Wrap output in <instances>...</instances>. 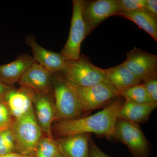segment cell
Masks as SVG:
<instances>
[{
  "mask_svg": "<svg viewBox=\"0 0 157 157\" xmlns=\"http://www.w3.org/2000/svg\"><path fill=\"white\" fill-rule=\"evenodd\" d=\"M116 2L118 13L132 12L144 9L145 0H116Z\"/></svg>",
  "mask_w": 157,
  "mask_h": 157,
  "instance_id": "21",
  "label": "cell"
},
{
  "mask_svg": "<svg viewBox=\"0 0 157 157\" xmlns=\"http://www.w3.org/2000/svg\"><path fill=\"white\" fill-rule=\"evenodd\" d=\"M13 120L6 101L0 102V128L3 130L10 128Z\"/></svg>",
  "mask_w": 157,
  "mask_h": 157,
  "instance_id": "22",
  "label": "cell"
},
{
  "mask_svg": "<svg viewBox=\"0 0 157 157\" xmlns=\"http://www.w3.org/2000/svg\"><path fill=\"white\" fill-rule=\"evenodd\" d=\"M122 64L142 82L157 72V56L135 47L127 53L126 59Z\"/></svg>",
  "mask_w": 157,
  "mask_h": 157,
  "instance_id": "9",
  "label": "cell"
},
{
  "mask_svg": "<svg viewBox=\"0 0 157 157\" xmlns=\"http://www.w3.org/2000/svg\"><path fill=\"white\" fill-rule=\"evenodd\" d=\"M126 101L138 104L155 103L150 97L143 83H140L119 93ZM157 104V103H156Z\"/></svg>",
  "mask_w": 157,
  "mask_h": 157,
  "instance_id": "19",
  "label": "cell"
},
{
  "mask_svg": "<svg viewBox=\"0 0 157 157\" xmlns=\"http://www.w3.org/2000/svg\"><path fill=\"white\" fill-rule=\"evenodd\" d=\"M55 157H65L63 155H62L61 154L59 153V154L58 155H56V156Z\"/></svg>",
  "mask_w": 157,
  "mask_h": 157,
  "instance_id": "29",
  "label": "cell"
},
{
  "mask_svg": "<svg viewBox=\"0 0 157 157\" xmlns=\"http://www.w3.org/2000/svg\"><path fill=\"white\" fill-rule=\"evenodd\" d=\"M144 9L155 19H157V1L145 0Z\"/></svg>",
  "mask_w": 157,
  "mask_h": 157,
  "instance_id": "25",
  "label": "cell"
},
{
  "mask_svg": "<svg viewBox=\"0 0 157 157\" xmlns=\"http://www.w3.org/2000/svg\"><path fill=\"white\" fill-rule=\"evenodd\" d=\"M122 105L121 101L117 99L90 116L59 121L55 125L54 131L61 137L92 133L108 138L114 137L115 124Z\"/></svg>",
  "mask_w": 157,
  "mask_h": 157,
  "instance_id": "1",
  "label": "cell"
},
{
  "mask_svg": "<svg viewBox=\"0 0 157 157\" xmlns=\"http://www.w3.org/2000/svg\"><path fill=\"white\" fill-rule=\"evenodd\" d=\"M59 153L56 141L46 136L39 140L34 157H55Z\"/></svg>",
  "mask_w": 157,
  "mask_h": 157,
  "instance_id": "20",
  "label": "cell"
},
{
  "mask_svg": "<svg viewBox=\"0 0 157 157\" xmlns=\"http://www.w3.org/2000/svg\"><path fill=\"white\" fill-rule=\"evenodd\" d=\"M82 17L88 36L100 24L118 13L116 0L82 1Z\"/></svg>",
  "mask_w": 157,
  "mask_h": 157,
  "instance_id": "8",
  "label": "cell"
},
{
  "mask_svg": "<svg viewBox=\"0 0 157 157\" xmlns=\"http://www.w3.org/2000/svg\"><path fill=\"white\" fill-rule=\"evenodd\" d=\"M82 9V0H73L70 33L60 52L66 61L76 60L80 57L81 44L86 37Z\"/></svg>",
  "mask_w": 157,
  "mask_h": 157,
  "instance_id": "7",
  "label": "cell"
},
{
  "mask_svg": "<svg viewBox=\"0 0 157 157\" xmlns=\"http://www.w3.org/2000/svg\"><path fill=\"white\" fill-rule=\"evenodd\" d=\"M4 131V130H3L2 129H1V128H0V132H2V131Z\"/></svg>",
  "mask_w": 157,
  "mask_h": 157,
  "instance_id": "30",
  "label": "cell"
},
{
  "mask_svg": "<svg viewBox=\"0 0 157 157\" xmlns=\"http://www.w3.org/2000/svg\"><path fill=\"white\" fill-rule=\"evenodd\" d=\"M36 94L33 90L24 86L10 92L6 102L14 119L25 114L33 108V103Z\"/></svg>",
  "mask_w": 157,
  "mask_h": 157,
  "instance_id": "14",
  "label": "cell"
},
{
  "mask_svg": "<svg viewBox=\"0 0 157 157\" xmlns=\"http://www.w3.org/2000/svg\"><path fill=\"white\" fill-rule=\"evenodd\" d=\"M105 81L114 87L119 94L142 82L122 63L106 69Z\"/></svg>",
  "mask_w": 157,
  "mask_h": 157,
  "instance_id": "16",
  "label": "cell"
},
{
  "mask_svg": "<svg viewBox=\"0 0 157 157\" xmlns=\"http://www.w3.org/2000/svg\"><path fill=\"white\" fill-rule=\"evenodd\" d=\"M90 157H110L99 148L92 139H90Z\"/></svg>",
  "mask_w": 157,
  "mask_h": 157,
  "instance_id": "24",
  "label": "cell"
},
{
  "mask_svg": "<svg viewBox=\"0 0 157 157\" xmlns=\"http://www.w3.org/2000/svg\"><path fill=\"white\" fill-rule=\"evenodd\" d=\"M60 73L69 82L87 87L105 81L106 69L95 66L87 57L82 55L76 60L67 61Z\"/></svg>",
  "mask_w": 157,
  "mask_h": 157,
  "instance_id": "4",
  "label": "cell"
},
{
  "mask_svg": "<svg viewBox=\"0 0 157 157\" xmlns=\"http://www.w3.org/2000/svg\"><path fill=\"white\" fill-rule=\"evenodd\" d=\"M70 83L78 98L82 111L99 109L110 100L120 96L117 91L105 81L87 87Z\"/></svg>",
  "mask_w": 157,
  "mask_h": 157,
  "instance_id": "6",
  "label": "cell"
},
{
  "mask_svg": "<svg viewBox=\"0 0 157 157\" xmlns=\"http://www.w3.org/2000/svg\"><path fill=\"white\" fill-rule=\"evenodd\" d=\"M157 107L156 103L138 104L125 101L121 107L118 119L137 124L142 123L148 120Z\"/></svg>",
  "mask_w": 157,
  "mask_h": 157,
  "instance_id": "17",
  "label": "cell"
},
{
  "mask_svg": "<svg viewBox=\"0 0 157 157\" xmlns=\"http://www.w3.org/2000/svg\"><path fill=\"white\" fill-rule=\"evenodd\" d=\"M90 139L88 134H81L61 137L56 142L65 157H90Z\"/></svg>",
  "mask_w": 157,
  "mask_h": 157,
  "instance_id": "13",
  "label": "cell"
},
{
  "mask_svg": "<svg viewBox=\"0 0 157 157\" xmlns=\"http://www.w3.org/2000/svg\"><path fill=\"white\" fill-rule=\"evenodd\" d=\"M52 73L35 62L24 73L18 82L37 94H47L52 93Z\"/></svg>",
  "mask_w": 157,
  "mask_h": 157,
  "instance_id": "10",
  "label": "cell"
},
{
  "mask_svg": "<svg viewBox=\"0 0 157 157\" xmlns=\"http://www.w3.org/2000/svg\"><path fill=\"white\" fill-rule=\"evenodd\" d=\"M114 138L125 144L133 157H148L151 146L138 124L118 119Z\"/></svg>",
  "mask_w": 157,
  "mask_h": 157,
  "instance_id": "5",
  "label": "cell"
},
{
  "mask_svg": "<svg viewBox=\"0 0 157 157\" xmlns=\"http://www.w3.org/2000/svg\"><path fill=\"white\" fill-rule=\"evenodd\" d=\"M13 86L6 84L0 80V102L6 101L7 96L10 92L15 89Z\"/></svg>",
  "mask_w": 157,
  "mask_h": 157,
  "instance_id": "26",
  "label": "cell"
},
{
  "mask_svg": "<svg viewBox=\"0 0 157 157\" xmlns=\"http://www.w3.org/2000/svg\"><path fill=\"white\" fill-rule=\"evenodd\" d=\"M52 93L47 94L36 93L33 103L36 110L35 116L39 126L42 132L50 138H53L52 126L55 119L54 103L52 97Z\"/></svg>",
  "mask_w": 157,
  "mask_h": 157,
  "instance_id": "12",
  "label": "cell"
},
{
  "mask_svg": "<svg viewBox=\"0 0 157 157\" xmlns=\"http://www.w3.org/2000/svg\"><path fill=\"white\" fill-rule=\"evenodd\" d=\"M0 157H30L21 154L16 152H13L10 153L3 155H0Z\"/></svg>",
  "mask_w": 157,
  "mask_h": 157,
  "instance_id": "28",
  "label": "cell"
},
{
  "mask_svg": "<svg viewBox=\"0 0 157 157\" xmlns=\"http://www.w3.org/2000/svg\"><path fill=\"white\" fill-rule=\"evenodd\" d=\"M116 15L123 16L135 23L157 41V19L145 9L130 12H119Z\"/></svg>",
  "mask_w": 157,
  "mask_h": 157,
  "instance_id": "18",
  "label": "cell"
},
{
  "mask_svg": "<svg viewBox=\"0 0 157 157\" xmlns=\"http://www.w3.org/2000/svg\"><path fill=\"white\" fill-rule=\"evenodd\" d=\"M35 62L33 56L21 54L13 61L0 65V80L6 84L13 85L19 82L24 73Z\"/></svg>",
  "mask_w": 157,
  "mask_h": 157,
  "instance_id": "15",
  "label": "cell"
},
{
  "mask_svg": "<svg viewBox=\"0 0 157 157\" xmlns=\"http://www.w3.org/2000/svg\"><path fill=\"white\" fill-rule=\"evenodd\" d=\"M10 129L14 138L15 151L24 155L35 157L42 132L36 118L34 107L25 114L14 119Z\"/></svg>",
  "mask_w": 157,
  "mask_h": 157,
  "instance_id": "2",
  "label": "cell"
},
{
  "mask_svg": "<svg viewBox=\"0 0 157 157\" xmlns=\"http://www.w3.org/2000/svg\"><path fill=\"white\" fill-rule=\"evenodd\" d=\"M25 42L31 48L35 62L52 74L62 72L67 61L61 53L47 50L40 46L33 35L26 37Z\"/></svg>",
  "mask_w": 157,
  "mask_h": 157,
  "instance_id": "11",
  "label": "cell"
},
{
  "mask_svg": "<svg viewBox=\"0 0 157 157\" xmlns=\"http://www.w3.org/2000/svg\"><path fill=\"white\" fill-rule=\"evenodd\" d=\"M142 82L152 100L157 104V72L147 76Z\"/></svg>",
  "mask_w": 157,
  "mask_h": 157,
  "instance_id": "23",
  "label": "cell"
},
{
  "mask_svg": "<svg viewBox=\"0 0 157 157\" xmlns=\"http://www.w3.org/2000/svg\"><path fill=\"white\" fill-rule=\"evenodd\" d=\"M2 131L0 132V155H3L15 151V149L9 146L5 142L3 138Z\"/></svg>",
  "mask_w": 157,
  "mask_h": 157,
  "instance_id": "27",
  "label": "cell"
},
{
  "mask_svg": "<svg viewBox=\"0 0 157 157\" xmlns=\"http://www.w3.org/2000/svg\"><path fill=\"white\" fill-rule=\"evenodd\" d=\"M52 94L55 119L61 121L80 117L83 111L78 98L70 82L60 73L53 74Z\"/></svg>",
  "mask_w": 157,
  "mask_h": 157,
  "instance_id": "3",
  "label": "cell"
}]
</instances>
